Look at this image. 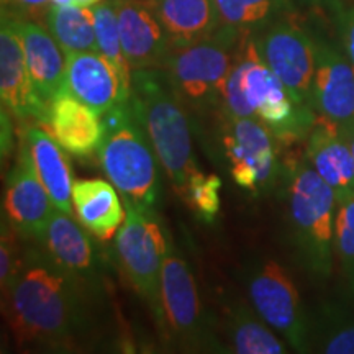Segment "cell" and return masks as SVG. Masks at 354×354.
Segmentation results:
<instances>
[{
  "label": "cell",
  "instance_id": "1",
  "mask_svg": "<svg viewBox=\"0 0 354 354\" xmlns=\"http://www.w3.org/2000/svg\"><path fill=\"white\" fill-rule=\"evenodd\" d=\"M97 292L38 248L2 292L3 313L15 344L24 351H76L91 330V302Z\"/></svg>",
  "mask_w": 354,
  "mask_h": 354
},
{
  "label": "cell",
  "instance_id": "2",
  "mask_svg": "<svg viewBox=\"0 0 354 354\" xmlns=\"http://www.w3.org/2000/svg\"><path fill=\"white\" fill-rule=\"evenodd\" d=\"M130 102L151 141L159 165L179 196L196 172L187 105L162 68L131 71Z\"/></svg>",
  "mask_w": 354,
  "mask_h": 354
},
{
  "label": "cell",
  "instance_id": "3",
  "mask_svg": "<svg viewBox=\"0 0 354 354\" xmlns=\"http://www.w3.org/2000/svg\"><path fill=\"white\" fill-rule=\"evenodd\" d=\"M104 141L100 166L123 202L143 212H154L159 196L158 156L131 102H120L102 115Z\"/></svg>",
  "mask_w": 354,
  "mask_h": 354
},
{
  "label": "cell",
  "instance_id": "4",
  "mask_svg": "<svg viewBox=\"0 0 354 354\" xmlns=\"http://www.w3.org/2000/svg\"><path fill=\"white\" fill-rule=\"evenodd\" d=\"M338 201L307 159L290 166L287 218L292 245L300 263L315 277L326 279L333 269L335 220Z\"/></svg>",
  "mask_w": 354,
  "mask_h": 354
},
{
  "label": "cell",
  "instance_id": "5",
  "mask_svg": "<svg viewBox=\"0 0 354 354\" xmlns=\"http://www.w3.org/2000/svg\"><path fill=\"white\" fill-rule=\"evenodd\" d=\"M246 35L220 25L214 33L171 51L162 69L185 105L198 110L221 109L225 81Z\"/></svg>",
  "mask_w": 354,
  "mask_h": 354
},
{
  "label": "cell",
  "instance_id": "6",
  "mask_svg": "<svg viewBox=\"0 0 354 354\" xmlns=\"http://www.w3.org/2000/svg\"><path fill=\"white\" fill-rule=\"evenodd\" d=\"M243 94L259 120L268 125L277 140L297 141L307 138L318 120L315 110L302 107L261 57L254 37L248 33L234 57Z\"/></svg>",
  "mask_w": 354,
  "mask_h": 354
},
{
  "label": "cell",
  "instance_id": "7",
  "mask_svg": "<svg viewBox=\"0 0 354 354\" xmlns=\"http://www.w3.org/2000/svg\"><path fill=\"white\" fill-rule=\"evenodd\" d=\"M127 218L115 236V251L123 276L131 289L148 304L162 323L161 271L169 240L154 212H143L125 203Z\"/></svg>",
  "mask_w": 354,
  "mask_h": 354
},
{
  "label": "cell",
  "instance_id": "8",
  "mask_svg": "<svg viewBox=\"0 0 354 354\" xmlns=\"http://www.w3.org/2000/svg\"><path fill=\"white\" fill-rule=\"evenodd\" d=\"M246 284L258 315L284 336L295 351H308L312 346V328L289 272L274 259H266L251 269Z\"/></svg>",
  "mask_w": 354,
  "mask_h": 354
},
{
  "label": "cell",
  "instance_id": "9",
  "mask_svg": "<svg viewBox=\"0 0 354 354\" xmlns=\"http://www.w3.org/2000/svg\"><path fill=\"white\" fill-rule=\"evenodd\" d=\"M162 325L177 343L190 351L215 346L203 315L196 277L169 240L161 271Z\"/></svg>",
  "mask_w": 354,
  "mask_h": 354
},
{
  "label": "cell",
  "instance_id": "10",
  "mask_svg": "<svg viewBox=\"0 0 354 354\" xmlns=\"http://www.w3.org/2000/svg\"><path fill=\"white\" fill-rule=\"evenodd\" d=\"M253 37L263 61L281 79L292 99L302 107L313 109L315 38L286 17L272 21Z\"/></svg>",
  "mask_w": 354,
  "mask_h": 354
},
{
  "label": "cell",
  "instance_id": "11",
  "mask_svg": "<svg viewBox=\"0 0 354 354\" xmlns=\"http://www.w3.org/2000/svg\"><path fill=\"white\" fill-rule=\"evenodd\" d=\"M276 136L259 118H225L223 148L230 174L251 194L269 190L279 176Z\"/></svg>",
  "mask_w": 354,
  "mask_h": 354
},
{
  "label": "cell",
  "instance_id": "12",
  "mask_svg": "<svg viewBox=\"0 0 354 354\" xmlns=\"http://www.w3.org/2000/svg\"><path fill=\"white\" fill-rule=\"evenodd\" d=\"M312 107L318 117L343 130L354 122V68L342 48L315 38Z\"/></svg>",
  "mask_w": 354,
  "mask_h": 354
},
{
  "label": "cell",
  "instance_id": "13",
  "mask_svg": "<svg viewBox=\"0 0 354 354\" xmlns=\"http://www.w3.org/2000/svg\"><path fill=\"white\" fill-rule=\"evenodd\" d=\"M56 207L35 171L30 154L21 146L20 156L7 176L3 215L25 238L41 241Z\"/></svg>",
  "mask_w": 354,
  "mask_h": 354
},
{
  "label": "cell",
  "instance_id": "14",
  "mask_svg": "<svg viewBox=\"0 0 354 354\" xmlns=\"http://www.w3.org/2000/svg\"><path fill=\"white\" fill-rule=\"evenodd\" d=\"M0 95L2 107L17 120H43L46 105L38 99L26 68L19 19L2 12L0 21Z\"/></svg>",
  "mask_w": 354,
  "mask_h": 354
},
{
  "label": "cell",
  "instance_id": "15",
  "mask_svg": "<svg viewBox=\"0 0 354 354\" xmlns=\"http://www.w3.org/2000/svg\"><path fill=\"white\" fill-rule=\"evenodd\" d=\"M113 3L131 71L165 68L172 44L148 0H113Z\"/></svg>",
  "mask_w": 354,
  "mask_h": 354
},
{
  "label": "cell",
  "instance_id": "16",
  "mask_svg": "<svg viewBox=\"0 0 354 354\" xmlns=\"http://www.w3.org/2000/svg\"><path fill=\"white\" fill-rule=\"evenodd\" d=\"M38 125L50 133L66 153L77 158L99 153L104 141L102 115L66 91L50 102Z\"/></svg>",
  "mask_w": 354,
  "mask_h": 354
},
{
  "label": "cell",
  "instance_id": "17",
  "mask_svg": "<svg viewBox=\"0 0 354 354\" xmlns=\"http://www.w3.org/2000/svg\"><path fill=\"white\" fill-rule=\"evenodd\" d=\"M99 115L107 113L120 102L130 100L123 91L113 66L99 51L66 55L64 88Z\"/></svg>",
  "mask_w": 354,
  "mask_h": 354
},
{
  "label": "cell",
  "instance_id": "18",
  "mask_svg": "<svg viewBox=\"0 0 354 354\" xmlns=\"http://www.w3.org/2000/svg\"><path fill=\"white\" fill-rule=\"evenodd\" d=\"M46 251L61 268L100 294V261L87 233L71 218L69 214L56 209L43 240Z\"/></svg>",
  "mask_w": 354,
  "mask_h": 354
},
{
  "label": "cell",
  "instance_id": "19",
  "mask_svg": "<svg viewBox=\"0 0 354 354\" xmlns=\"http://www.w3.org/2000/svg\"><path fill=\"white\" fill-rule=\"evenodd\" d=\"M305 159L342 203L354 197V156L342 130L318 117L307 136Z\"/></svg>",
  "mask_w": 354,
  "mask_h": 354
},
{
  "label": "cell",
  "instance_id": "20",
  "mask_svg": "<svg viewBox=\"0 0 354 354\" xmlns=\"http://www.w3.org/2000/svg\"><path fill=\"white\" fill-rule=\"evenodd\" d=\"M26 68L38 99L44 105L64 88L66 53L43 24L19 19Z\"/></svg>",
  "mask_w": 354,
  "mask_h": 354
},
{
  "label": "cell",
  "instance_id": "21",
  "mask_svg": "<svg viewBox=\"0 0 354 354\" xmlns=\"http://www.w3.org/2000/svg\"><path fill=\"white\" fill-rule=\"evenodd\" d=\"M73 205L82 227L104 243L117 236L127 218L118 190L104 179L76 180L73 185Z\"/></svg>",
  "mask_w": 354,
  "mask_h": 354
},
{
  "label": "cell",
  "instance_id": "22",
  "mask_svg": "<svg viewBox=\"0 0 354 354\" xmlns=\"http://www.w3.org/2000/svg\"><path fill=\"white\" fill-rule=\"evenodd\" d=\"M24 146L56 209L73 215V174L64 149L43 127L25 130Z\"/></svg>",
  "mask_w": 354,
  "mask_h": 354
},
{
  "label": "cell",
  "instance_id": "23",
  "mask_svg": "<svg viewBox=\"0 0 354 354\" xmlns=\"http://www.w3.org/2000/svg\"><path fill=\"white\" fill-rule=\"evenodd\" d=\"M174 48L214 33L221 25L215 0H148Z\"/></svg>",
  "mask_w": 354,
  "mask_h": 354
},
{
  "label": "cell",
  "instance_id": "24",
  "mask_svg": "<svg viewBox=\"0 0 354 354\" xmlns=\"http://www.w3.org/2000/svg\"><path fill=\"white\" fill-rule=\"evenodd\" d=\"M227 336L232 353L281 354L287 351L286 344L274 335L254 307L250 308L245 302L228 307Z\"/></svg>",
  "mask_w": 354,
  "mask_h": 354
},
{
  "label": "cell",
  "instance_id": "25",
  "mask_svg": "<svg viewBox=\"0 0 354 354\" xmlns=\"http://www.w3.org/2000/svg\"><path fill=\"white\" fill-rule=\"evenodd\" d=\"M44 26L59 43L66 55L97 51L94 10L77 6H51Z\"/></svg>",
  "mask_w": 354,
  "mask_h": 354
},
{
  "label": "cell",
  "instance_id": "26",
  "mask_svg": "<svg viewBox=\"0 0 354 354\" xmlns=\"http://www.w3.org/2000/svg\"><path fill=\"white\" fill-rule=\"evenodd\" d=\"M215 3L221 25L251 35L292 12L290 0H215Z\"/></svg>",
  "mask_w": 354,
  "mask_h": 354
},
{
  "label": "cell",
  "instance_id": "27",
  "mask_svg": "<svg viewBox=\"0 0 354 354\" xmlns=\"http://www.w3.org/2000/svg\"><path fill=\"white\" fill-rule=\"evenodd\" d=\"M94 21H95V38H97V51L100 53L113 69L117 71L120 77L122 87L125 94L131 95V68L128 64L125 53L122 46L120 28H118L117 8H115L113 0H104L94 8Z\"/></svg>",
  "mask_w": 354,
  "mask_h": 354
},
{
  "label": "cell",
  "instance_id": "28",
  "mask_svg": "<svg viewBox=\"0 0 354 354\" xmlns=\"http://www.w3.org/2000/svg\"><path fill=\"white\" fill-rule=\"evenodd\" d=\"M221 180L216 174H203L197 169L190 176L183 198L189 207L207 223H214L220 212Z\"/></svg>",
  "mask_w": 354,
  "mask_h": 354
},
{
  "label": "cell",
  "instance_id": "29",
  "mask_svg": "<svg viewBox=\"0 0 354 354\" xmlns=\"http://www.w3.org/2000/svg\"><path fill=\"white\" fill-rule=\"evenodd\" d=\"M335 254L354 287V197L338 203L336 209Z\"/></svg>",
  "mask_w": 354,
  "mask_h": 354
},
{
  "label": "cell",
  "instance_id": "30",
  "mask_svg": "<svg viewBox=\"0 0 354 354\" xmlns=\"http://www.w3.org/2000/svg\"><path fill=\"white\" fill-rule=\"evenodd\" d=\"M326 323V328H322L317 335L318 349L330 354H354V322L351 318L331 313Z\"/></svg>",
  "mask_w": 354,
  "mask_h": 354
},
{
  "label": "cell",
  "instance_id": "31",
  "mask_svg": "<svg viewBox=\"0 0 354 354\" xmlns=\"http://www.w3.org/2000/svg\"><path fill=\"white\" fill-rule=\"evenodd\" d=\"M19 234L20 233L10 223L6 225V218L2 220V238H0V286H2V292L12 284L24 264Z\"/></svg>",
  "mask_w": 354,
  "mask_h": 354
},
{
  "label": "cell",
  "instance_id": "32",
  "mask_svg": "<svg viewBox=\"0 0 354 354\" xmlns=\"http://www.w3.org/2000/svg\"><path fill=\"white\" fill-rule=\"evenodd\" d=\"M51 6V0H2V12L10 13L17 19L35 20L44 25Z\"/></svg>",
  "mask_w": 354,
  "mask_h": 354
},
{
  "label": "cell",
  "instance_id": "33",
  "mask_svg": "<svg viewBox=\"0 0 354 354\" xmlns=\"http://www.w3.org/2000/svg\"><path fill=\"white\" fill-rule=\"evenodd\" d=\"M336 25H338L339 38H342L343 51L346 53L348 59L354 68V3H343L335 13Z\"/></svg>",
  "mask_w": 354,
  "mask_h": 354
},
{
  "label": "cell",
  "instance_id": "34",
  "mask_svg": "<svg viewBox=\"0 0 354 354\" xmlns=\"http://www.w3.org/2000/svg\"><path fill=\"white\" fill-rule=\"evenodd\" d=\"M300 3H304L305 7L317 8V10H326L331 15H335L338 12V8L343 6V0H299Z\"/></svg>",
  "mask_w": 354,
  "mask_h": 354
},
{
  "label": "cell",
  "instance_id": "35",
  "mask_svg": "<svg viewBox=\"0 0 354 354\" xmlns=\"http://www.w3.org/2000/svg\"><path fill=\"white\" fill-rule=\"evenodd\" d=\"M342 133H343L344 140H346V141H348L349 148H351V151H353V156H354V122H353V123H351V125H349V127H346V128H343V130H342Z\"/></svg>",
  "mask_w": 354,
  "mask_h": 354
},
{
  "label": "cell",
  "instance_id": "36",
  "mask_svg": "<svg viewBox=\"0 0 354 354\" xmlns=\"http://www.w3.org/2000/svg\"><path fill=\"white\" fill-rule=\"evenodd\" d=\"M100 2H104V0H74V6L84 8H94L95 6H99Z\"/></svg>",
  "mask_w": 354,
  "mask_h": 354
},
{
  "label": "cell",
  "instance_id": "37",
  "mask_svg": "<svg viewBox=\"0 0 354 354\" xmlns=\"http://www.w3.org/2000/svg\"><path fill=\"white\" fill-rule=\"evenodd\" d=\"M53 6H61V7H66V6H74V0H51Z\"/></svg>",
  "mask_w": 354,
  "mask_h": 354
}]
</instances>
